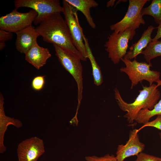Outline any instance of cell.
<instances>
[{
  "label": "cell",
  "instance_id": "5bb4252c",
  "mask_svg": "<svg viewBox=\"0 0 161 161\" xmlns=\"http://www.w3.org/2000/svg\"><path fill=\"white\" fill-rule=\"evenodd\" d=\"M4 98L2 93L0 94V153H4L6 147L4 144V137L8 126L12 125L17 128L22 126V123L19 120L6 116L5 115L4 105Z\"/></svg>",
  "mask_w": 161,
  "mask_h": 161
},
{
  "label": "cell",
  "instance_id": "6da1fadb",
  "mask_svg": "<svg viewBox=\"0 0 161 161\" xmlns=\"http://www.w3.org/2000/svg\"><path fill=\"white\" fill-rule=\"evenodd\" d=\"M33 23L36 25H39L35 28L44 41L62 47L81 61H86L74 45L68 27L61 13L35 18Z\"/></svg>",
  "mask_w": 161,
  "mask_h": 161
},
{
  "label": "cell",
  "instance_id": "52a82bcc",
  "mask_svg": "<svg viewBox=\"0 0 161 161\" xmlns=\"http://www.w3.org/2000/svg\"><path fill=\"white\" fill-rule=\"evenodd\" d=\"M148 0H129L127 11L120 21L110 26V30L118 32L131 29L135 30L145 21L141 13L143 7Z\"/></svg>",
  "mask_w": 161,
  "mask_h": 161
},
{
  "label": "cell",
  "instance_id": "7c38bea8",
  "mask_svg": "<svg viewBox=\"0 0 161 161\" xmlns=\"http://www.w3.org/2000/svg\"><path fill=\"white\" fill-rule=\"evenodd\" d=\"M17 38L16 47L19 52L25 54L36 43L39 35L35 28L32 25L16 32Z\"/></svg>",
  "mask_w": 161,
  "mask_h": 161
},
{
  "label": "cell",
  "instance_id": "cb8c5ba5",
  "mask_svg": "<svg viewBox=\"0 0 161 161\" xmlns=\"http://www.w3.org/2000/svg\"><path fill=\"white\" fill-rule=\"evenodd\" d=\"M148 126L154 127L161 130V115H157L155 120L144 124L138 130L139 131L144 127Z\"/></svg>",
  "mask_w": 161,
  "mask_h": 161
},
{
  "label": "cell",
  "instance_id": "d6986e66",
  "mask_svg": "<svg viewBox=\"0 0 161 161\" xmlns=\"http://www.w3.org/2000/svg\"><path fill=\"white\" fill-rule=\"evenodd\" d=\"M142 16L148 15L152 16L155 22L161 24V0H153L148 6L143 7L141 11Z\"/></svg>",
  "mask_w": 161,
  "mask_h": 161
},
{
  "label": "cell",
  "instance_id": "277c9868",
  "mask_svg": "<svg viewBox=\"0 0 161 161\" xmlns=\"http://www.w3.org/2000/svg\"><path fill=\"white\" fill-rule=\"evenodd\" d=\"M55 54L61 64L73 77L77 85L78 104L77 111L82 98L83 88V67L81 59L70 52L56 44H53Z\"/></svg>",
  "mask_w": 161,
  "mask_h": 161
},
{
  "label": "cell",
  "instance_id": "4316f807",
  "mask_svg": "<svg viewBox=\"0 0 161 161\" xmlns=\"http://www.w3.org/2000/svg\"><path fill=\"white\" fill-rule=\"evenodd\" d=\"M115 1V0H112L108 1L107 3L106 7H112L114 5Z\"/></svg>",
  "mask_w": 161,
  "mask_h": 161
},
{
  "label": "cell",
  "instance_id": "44dd1931",
  "mask_svg": "<svg viewBox=\"0 0 161 161\" xmlns=\"http://www.w3.org/2000/svg\"><path fill=\"white\" fill-rule=\"evenodd\" d=\"M45 76L39 75L34 78L31 83V86L33 89L39 91L43 89L45 83Z\"/></svg>",
  "mask_w": 161,
  "mask_h": 161
},
{
  "label": "cell",
  "instance_id": "9a60e30c",
  "mask_svg": "<svg viewBox=\"0 0 161 161\" xmlns=\"http://www.w3.org/2000/svg\"><path fill=\"white\" fill-rule=\"evenodd\" d=\"M155 28L152 25L149 26L143 33L140 38L138 41L133 44L130 47L129 50L127 52L124 56L130 60L136 58L140 54H142L143 51L152 41L151 34Z\"/></svg>",
  "mask_w": 161,
  "mask_h": 161
},
{
  "label": "cell",
  "instance_id": "8fae6325",
  "mask_svg": "<svg viewBox=\"0 0 161 161\" xmlns=\"http://www.w3.org/2000/svg\"><path fill=\"white\" fill-rule=\"evenodd\" d=\"M139 131L137 129L131 131L129 140L126 143L118 145L116 156L118 161H123L130 156H137L144 150L145 145L140 141Z\"/></svg>",
  "mask_w": 161,
  "mask_h": 161
},
{
  "label": "cell",
  "instance_id": "d4e9b609",
  "mask_svg": "<svg viewBox=\"0 0 161 161\" xmlns=\"http://www.w3.org/2000/svg\"><path fill=\"white\" fill-rule=\"evenodd\" d=\"M13 36V33L0 30V42H4L12 39Z\"/></svg>",
  "mask_w": 161,
  "mask_h": 161
},
{
  "label": "cell",
  "instance_id": "ffe728a7",
  "mask_svg": "<svg viewBox=\"0 0 161 161\" xmlns=\"http://www.w3.org/2000/svg\"><path fill=\"white\" fill-rule=\"evenodd\" d=\"M142 54L147 62L151 63V60L161 56V40L152 41L143 51Z\"/></svg>",
  "mask_w": 161,
  "mask_h": 161
},
{
  "label": "cell",
  "instance_id": "7402d4cb",
  "mask_svg": "<svg viewBox=\"0 0 161 161\" xmlns=\"http://www.w3.org/2000/svg\"><path fill=\"white\" fill-rule=\"evenodd\" d=\"M85 159L87 161H118L114 155L108 154L101 157L94 155L87 156L85 157Z\"/></svg>",
  "mask_w": 161,
  "mask_h": 161
},
{
  "label": "cell",
  "instance_id": "3957f363",
  "mask_svg": "<svg viewBox=\"0 0 161 161\" xmlns=\"http://www.w3.org/2000/svg\"><path fill=\"white\" fill-rule=\"evenodd\" d=\"M121 60L124 64L125 66L120 68V71L126 74L129 77L131 82V89L143 80L147 81L149 86H151L154 82L160 80V72L151 69V67H152L151 63L139 62L136 58L131 61L124 57Z\"/></svg>",
  "mask_w": 161,
  "mask_h": 161
},
{
  "label": "cell",
  "instance_id": "30bf717a",
  "mask_svg": "<svg viewBox=\"0 0 161 161\" xmlns=\"http://www.w3.org/2000/svg\"><path fill=\"white\" fill-rule=\"evenodd\" d=\"M45 152L43 140L34 137L22 141L17 149L18 161H37Z\"/></svg>",
  "mask_w": 161,
  "mask_h": 161
},
{
  "label": "cell",
  "instance_id": "4fadbf2b",
  "mask_svg": "<svg viewBox=\"0 0 161 161\" xmlns=\"http://www.w3.org/2000/svg\"><path fill=\"white\" fill-rule=\"evenodd\" d=\"M51 56L49 50L39 46L37 42L25 54V59L38 69L45 65Z\"/></svg>",
  "mask_w": 161,
  "mask_h": 161
},
{
  "label": "cell",
  "instance_id": "5b68a950",
  "mask_svg": "<svg viewBox=\"0 0 161 161\" xmlns=\"http://www.w3.org/2000/svg\"><path fill=\"white\" fill-rule=\"evenodd\" d=\"M136 34L135 30L128 29L124 31L114 32L108 37L104 45L108 56L114 64H118L127 53L129 41Z\"/></svg>",
  "mask_w": 161,
  "mask_h": 161
},
{
  "label": "cell",
  "instance_id": "603a6c76",
  "mask_svg": "<svg viewBox=\"0 0 161 161\" xmlns=\"http://www.w3.org/2000/svg\"><path fill=\"white\" fill-rule=\"evenodd\" d=\"M134 161H161V158L141 152Z\"/></svg>",
  "mask_w": 161,
  "mask_h": 161
},
{
  "label": "cell",
  "instance_id": "2e32d148",
  "mask_svg": "<svg viewBox=\"0 0 161 161\" xmlns=\"http://www.w3.org/2000/svg\"><path fill=\"white\" fill-rule=\"evenodd\" d=\"M77 10L80 11L85 16L89 25L93 29L96 27L91 16L90 9L92 7H97L98 3L94 0H66Z\"/></svg>",
  "mask_w": 161,
  "mask_h": 161
},
{
  "label": "cell",
  "instance_id": "ba28073f",
  "mask_svg": "<svg viewBox=\"0 0 161 161\" xmlns=\"http://www.w3.org/2000/svg\"><path fill=\"white\" fill-rule=\"evenodd\" d=\"M37 16V13L32 9L28 12L22 13L15 8L0 18V29L16 33L32 25Z\"/></svg>",
  "mask_w": 161,
  "mask_h": 161
},
{
  "label": "cell",
  "instance_id": "9c48e42d",
  "mask_svg": "<svg viewBox=\"0 0 161 161\" xmlns=\"http://www.w3.org/2000/svg\"><path fill=\"white\" fill-rule=\"evenodd\" d=\"M15 8L27 7L32 8L38 13L35 18L51 13L63 12V7L59 0H15Z\"/></svg>",
  "mask_w": 161,
  "mask_h": 161
},
{
  "label": "cell",
  "instance_id": "ac0fdd59",
  "mask_svg": "<svg viewBox=\"0 0 161 161\" xmlns=\"http://www.w3.org/2000/svg\"><path fill=\"white\" fill-rule=\"evenodd\" d=\"M156 82L158 87L161 86V80L157 81ZM158 115H161V99L152 109L150 110L145 109L141 110L138 114L135 121L138 123L144 124L148 122L152 117Z\"/></svg>",
  "mask_w": 161,
  "mask_h": 161
},
{
  "label": "cell",
  "instance_id": "83f0119b",
  "mask_svg": "<svg viewBox=\"0 0 161 161\" xmlns=\"http://www.w3.org/2000/svg\"><path fill=\"white\" fill-rule=\"evenodd\" d=\"M6 46V44L4 42H0V50H2Z\"/></svg>",
  "mask_w": 161,
  "mask_h": 161
},
{
  "label": "cell",
  "instance_id": "484cf974",
  "mask_svg": "<svg viewBox=\"0 0 161 161\" xmlns=\"http://www.w3.org/2000/svg\"><path fill=\"white\" fill-rule=\"evenodd\" d=\"M156 28L157 29V33L155 37L152 39V42L157 41L161 38V24L159 25Z\"/></svg>",
  "mask_w": 161,
  "mask_h": 161
},
{
  "label": "cell",
  "instance_id": "e0dca14e",
  "mask_svg": "<svg viewBox=\"0 0 161 161\" xmlns=\"http://www.w3.org/2000/svg\"><path fill=\"white\" fill-rule=\"evenodd\" d=\"M83 40L86 48L87 58L89 60L92 68V74L94 84L99 86L102 83L103 77L100 68L97 63L89 46L88 39L85 35L83 37Z\"/></svg>",
  "mask_w": 161,
  "mask_h": 161
},
{
  "label": "cell",
  "instance_id": "f1b7e54d",
  "mask_svg": "<svg viewBox=\"0 0 161 161\" xmlns=\"http://www.w3.org/2000/svg\"><path fill=\"white\" fill-rule=\"evenodd\" d=\"M159 135H160V139L161 140V133H160Z\"/></svg>",
  "mask_w": 161,
  "mask_h": 161
},
{
  "label": "cell",
  "instance_id": "7a4b0ae2",
  "mask_svg": "<svg viewBox=\"0 0 161 161\" xmlns=\"http://www.w3.org/2000/svg\"><path fill=\"white\" fill-rule=\"evenodd\" d=\"M157 84L153 83L148 86H143V89L139 91V94L134 101L131 103L125 101L121 97L119 90L114 89V97L120 108L126 112L123 117L127 118L128 122L133 123L139 112L142 109H152L158 102L160 93Z\"/></svg>",
  "mask_w": 161,
  "mask_h": 161
},
{
  "label": "cell",
  "instance_id": "8992f818",
  "mask_svg": "<svg viewBox=\"0 0 161 161\" xmlns=\"http://www.w3.org/2000/svg\"><path fill=\"white\" fill-rule=\"evenodd\" d=\"M63 13L69 28L73 43L86 60L87 55L83 37L84 36L78 20L77 10L66 0L63 1Z\"/></svg>",
  "mask_w": 161,
  "mask_h": 161
}]
</instances>
